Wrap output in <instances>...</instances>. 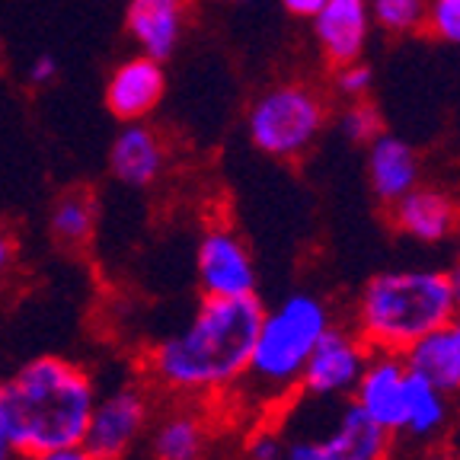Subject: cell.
Instances as JSON below:
<instances>
[{
	"label": "cell",
	"mask_w": 460,
	"mask_h": 460,
	"mask_svg": "<svg viewBox=\"0 0 460 460\" xmlns=\"http://www.w3.org/2000/svg\"><path fill=\"white\" fill-rule=\"evenodd\" d=\"M211 416L205 402H180L160 410L147 429V454L151 460H208Z\"/></svg>",
	"instance_id": "10"
},
{
	"label": "cell",
	"mask_w": 460,
	"mask_h": 460,
	"mask_svg": "<svg viewBox=\"0 0 460 460\" xmlns=\"http://www.w3.org/2000/svg\"><path fill=\"white\" fill-rule=\"evenodd\" d=\"M259 316H262L259 297H237V301L201 297L186 323L147 352L144 381L151 384L154 394L180 402L230 400L250 365Z\"/></svg>",
	"instance_id": "1"
},
{
	"label": "cell",
	"mask_w": 460,
	"mask_h": 460,
	"mask_svg": "<svg viewBox=\"0 0 460 460\" xmlns=\"http://www.w3.org/2000/svg\"><path fill=\"white\" fill-rule=\"evenodd\" d=\"M285 445H288V438L275 429V425L259 422L256 429L246 435L243 457L246 460H281L285 457Z\"/></svg>",
	"instance_id": "23"
},
{
	"label": "cell",
	"mask_w": 460,
	"mask_h": 460,
	"mask_svg": "<svg viewBox=\"0 0 460 460\" xmlns=\"http://www.w3.org/2000/svg\"><path fill=\"white\" fill-rule=\"evenodd\" d=\"M128 29L141 42L144 58L164 61L182 32V0H131Z\"/></svg>",
	"instance_id": "18"
},
{
	"label": "cell",
	"mask_w": 460,
	"mask_h": 460,
	"mask_svg": "<svg viewBox=\"0 0 460 460\" xmlns=\"http://www.w3.org/2000/svg\"><path fill=\"white\" fill-rule=\"evenodd\" d=\"M314 32L332 65H355L371 32L367 0H326L323 10L314 16Z\"/></svg>",
	"instance_id": "14"
},
{
	"label": "cell",
	"mask_w": 460,
	"mask_h": 460,
	"mask_svg": "<svg viewBox=\"0 0 460 460\" xmlns=\"http://www.w3.org/2000/svg\"><path fill=\"white\" fill-rule=\"evenodd\" d=\"M425 0H367V16L387 32H412L425 22Z\"/></svg>",
	"instance_id": "21"
},
{
	"label": "cell",
	"mask_w": 460,
	"mask_h": 460,
	"mask_svg": "<svg viewBox=\"0 0 460 460\" xmlns=\"http://www.w3.org/2000/svg\"><path fill=\"white\" fill-rule=\"evenodd\" d=\"M195 272H199L201 297L208 301H237L256 297V262L243 240L227 227H208L195 250Z\"/></svg>",
	"instance_id": "8"
},
{
	"label": "cell",
	"mask_w": 460,
	"mask_h": 460,
	"mask_svg": "<svg viewBox=\"0 0 460 460\" xmlns=\"http://www.w3.org/2000/svg\"><path fill=\"white\" fill-rule=\"evenodd\" d=\"M336 323L330 301L314 291H288L275 304L262 307L250 365L230 400H240L252 412L288 402L297 394L314 349Z\"/></svg>",
	"instance_id": "3"
},
{
	"label": "cell",
	"mask_w": 460,
	"mask_h": 460,
	"mask_svg": "<svg viewBox=\"0 0 460 460\" xmlns=\"http://www.w3.org/2000/svg\"><path fill=\"white\" fill-rule=\"evenodd\" d=\"M93 201L86 195H71L61 199L51 211V234L65 243H84L93 230Z\"/></svg>",
	"instance_id": "20"
},
{
	"label": "cell",
	"mask_w": 460,
	"mask_h": 460,
	"mask_svg": "<svg viewBox=\"0 0 460 460\" xmlns=\"http://www.w3.org/2000/svg\"><path fill=\"white\" fill-rule=\"evenodd\" d=\"M447 425H451V396L441 394L435 384L419 377L410 367L406 402H402V419L396 438L410 441V445H435V441L445 438Z\"/></svg>",
	"instance_id": "15"
},
{
	"label": "cell",
	"mask_w": 460,
	"mask_h": 460,
	"mask_svg": "<svg viewBox=\"0 0 460 460\" xmlns=\"http://www.w3.org/2000/svg\"><path fill=\"white\" fill-rule=\"evenodd\" d=\"M406 365L447 396H460V314L402 355Z\"/></svg>",
	"instance_id": "16"
},
{
	"label": "cell",
	"mask_w": 460,
	"mask_h": 460,
	"mask_svg": "<svg viewBox=\"0 0 460 460\" xmlns=\"http://www.w3.org/2000/svg\"><path fill=\"white\" fill-rule=\"evenodd\" d=\"M58 74V65L51 55H39L36 61H32V67H29V77L36 80V84H45V80H51Z\"/></svg>",
	"instance_id": "28"
},
{
	"label": "cell",
	"mask_w": 460,
	"mask_h": 460,
	"mask_svg": "<svg viewBox=\"0 0 460 460\" xmlns=\"http://www.w3.org/2000/svg\"><path fill=\"white\" fill-rule=\"evenodd\" d=\"M457 314L451 279L441 266H400L374 272L349 314V330L371 352L406 355Z\"/></svg>",
	"instance_id": "4"
},
{
	"label": "cell",
	"mask_w": 460,
	"mask_h": 460,
	"mask_svg": "<svg viewBox=\"0 0 460 460\" xmlns=\"http://www.w3.org/2000/svg\"><path fill=\"white\" fill-rule=\"evenodd\" d=\"M425 460H460V454L457 451H435V454H429Z\"/></svg>",
	"instance_id": "33"
},
{
	"label": "cell",
	"mask_w": 460,
	"mask_h": 460,
	"mask_svg": "<svg viewBox=\"0 0 460 460\" xmlns=\"http://www.w3.org/2000/svg\"><path fill=\"white\" fill-rule=\"evenodd\" d=\"M281 460H323V451H320L316 435H295V438H288Z\"/></svg>",
	"instance_id": "26"
},
{
	"label": "cell",
	"mask_w": 460,
	"mask_h": 460,
	"mask_svg": "<svg viewBox=\"0 0 460 460\" xmlns=\"http://www.w3.org/2000/svg\"><path fill=\"white\" fill-rule=\"evenodd\" d=\"M323 460H390L396 438L365 419L352 402H339L323 435H316Z\"/></svg>",
	"instance_id": "13"
},
{
	"label": "cell",
	"mask_w": 460,
	"mask_h": 460,
	"mask_svg": "<svg viewBox=\"0 0 460 460\" xmlns=\"http://www.w3.org/2000/svg\"><path fill=\"white\" fill-rule=\"evenodd\" d=\"M371 80H374L371 67L361 65V61H355V65L336 67V90L342 96H349V100H355V102H358L361 96H365L367 90H371Z\"/></svg>",
	"instance_id": "25"
},
{
	"label": "cell",
	"mask_w": 460,
	"mask_h": 460,
	"mask_svg": "<svg viewBox=\"0 0 460 460\" xmlns=\"http://www.w3.org/2000/svg\"><path fill=\"white\" fill-rule=\"evenodd\" d=\"M32 460H96V457L86 451L84 445H74V447H61V451L39 454V457H32Z\"/></svg>",
	"instance_id": "30"
},
{
	"label": "cell",
	"mask_w": 460,
	"mask_h": 460,
	"mask_svg": "<svg viewBox=\"0 0 460 460\" xmlns=\"http://www.w3.org/2000/svg\"><path fill=\"white\" fill-rule=\"evenodd\" d=\"M367 358L371 349L349 330V323H336L310 355L297 394L314 402H349Z\"/></svg>",
	"instance_id": "7"
},
{
	"label": "cell",
	"mask_w": 460,
	"mask_h": 460,
	"mask_svg": "<svg viewBox=\"0 0 460 460\" xmlns=\"http://www.w3.org/2000/svg\"><path fill=\"white\" fill-rule=\"evenodd\" d=\"M390 217L396 234L422 246H441L460 230L457 199L435 186H416L410 195H402L390 208Z\"/></svg>",
	"instance_id": "11"
},
{
	"label": "cell",
	"mask_w": 460,
	"mask_h": 460,
	"mask_svg": "<svg viewBox=\"0 0 460 460\" xmlns=\"http://www.w3.org/2000/svg\"><path fill=\"white\" fill-rule=\"evenodd\" d=\"M0 460H20V454H16L13 441H10V435H7L4 419H0Z\"/></svg>",
	"instance_id": "31"
},
{
	"label": "cell",
	"mask_w": 460,
	"mask_h": 460,
	"mask_svg": "<svg viewBox=\"0 0 460 460\" xmlns=\"http://www.w3.org/2000/svg\"><path fill=\"white\" fill-rule=\"evenodd\" d=\"M157 416V394L144 377H128L96 396L84 447L96 460H128Z\"/></svg>",
	"instance_id": "5"
},
{
	"label": "cell",
	"mask_w": 460,
	"mask_h": 460,
	"mask_svg": "<svg viewBox=\"0 0 460 460\" xmlns=\"http://www.w3.org/2000/svg\"><path fill=\"white\" fill-rule=\"evenodd\" d=\"M13 259H16V243L10 237L7 230H0V285L7 281L10 269H13Z\"/></svg>",
	"instance_id": "27"
},
{
	"label": "cell",
	"mask_w": 460,
	"mask_h": 460,
	"mask_svg": "<svg viewBox=\"0 0 460 460\" xmlns=\"http://www.w3.org/2000/svg\"><path fill=\"white\" fill-rule=\"evenodd\" d=\"M164 71L160 61L151 58H135L112 74L106 86V102L119 119H137V115L151 112L164 96Z\"/></svg>",
	"instance_id": "17"
},
{
	"label": "cell",
	"mask_w": 460,
	"mask_h": 460,
	"mask_svg": "<svg viewBox=\"0 0 460 460\" xmlns=\"http://www.w3.org/2000/svg\"><path fill=\"white\" fill-rule=\"evenodd\" d=\"M285 4L288 13H295V16H307V20H314L320 10H323L326 0H281Z\"/></svg>",
	"instance_id": "29"
},
{
	"label": "cell",
	"mask_w": 460,
	"mask_h": 460,
	"mask_svg": "<svg viewBox=\"0 0 460 460\" xmlns=\"http://www.w3.org/2000/svg\"><path fill=\"white\" fill-rule=\"evenodd\" d=\"M323 100L307 86H279L256 100L250 112V137L272 157H297L323 128Z\"/></svg>",
	"instance_id": "6"
},
{
	"label": "cell",
	"mask_w": 460,
	"mask_h": 460,
	"mask_svg": "<svg viewBox=\"0 0 460 460\" xmlns=\"http://www.w3.org/2000/svg\"><path fill=\"white\" fill-rule=\"evenodd\" d=\"M339 128H342V135L352 144H371L377 135H384L381 112L365 100L352 102V106L345 109L342 119H339Z\"/></svg>",
	"instance_id": "22"
},
{
	"label": "cell",
	"mask_w": 460,
	"mask_h": 460,
	"mask_svg": "<svg viewBox=\"0 0 460 460\" xmlns=\"http://www.w3.org/2000/svg\"><path fill=\"white\" fill-rule=\"evenodd\" d=\"M406 381H410V365H406L402 355L371 352L349 402L365 419H371L377 429H384L396 438L402 402H406Z\"/></svg>",
	"instance_id": "9"
},
{
	"label": "cell",
	"mask_w": 460,
	"mask_h": 460,
	"mask_svg": "<svg viewBox=\"0 0 460 460\" xmlns=\"http://www.w3.org/2000/svg\"><path fill=\"white\" fill-rule=\"evenodd\" d=\"M109 166H112L115 180L125 186H151L164 170V151L151 131L131 125L115 137Z\"/></svg>",
	"instance_id": "19"
},
{
	"label": "cell",
	"mask_w": 460,
	"mask_h": 460,
	"mask_svg": "<svg viewBox=\"0 0 460 460\" xmlns=\"http://www.w3.org/2000/svg\"><path fill=\"white\" fill-rule=\"evenodd\" d=\"M447 279H451L454 304H457V314H460V252H457V259L451 262V269H447Z\"/></svg>",
	"instance_id": "32"
},
{
	"label": "cell",
	"mask_w": 460,
	"mask_h": 460,
	"mask_svg": "<svg viewBox=\"0 0 460 460\" xmlns=\"http://www.w3.org/2000/svg\"><path fill=\"white\" fill-rule=\"evenodd\" d=\"M425 20L441 42L460 45V0H431Z\"/></svg>",
	"instance_id": "24"
},
{
	"label": "cell",
	"mask_w": 460,
	"mask_h": 460,
	"mask_svg": "<svg viewBox=\"0 0 460 460\" xmlns=\"http://www.w3.org/2000/svg\"><path fill=\"white\" fill-rule=\"evenodd\" d=\"M93 371L67 355H32L0 377V419L26 460L84 445L96 406Z\"/></svg>",
	"instance_id": "2"
},
{
	"label": "cell",
	"mask_w": 460,
	"mask_h": 460,
	"mask_svg": "<svg viewBox=\"0 0 460 460\" xmlns=\"http://www.w3.org/2000/svg\"><path fill=\"white\" fill-rule=\"evenodd\" d=\"M367 186L381 205L394 208L402 195L422 186V164L410 141L396 135H377L367 144Z\"/></svg>",
	"instance_id": "12"
}]
</instances>
